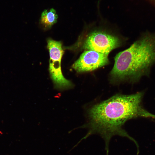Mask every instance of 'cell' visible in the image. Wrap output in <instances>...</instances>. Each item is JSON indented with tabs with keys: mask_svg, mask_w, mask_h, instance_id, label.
I'll return each mask as SVG.
<instances>
[{
	"mask_svg": "<svg viewBox=\"0 0 155 155\" xmlns=\"http://www.w3.org/2000/svg\"><path fill=\"white\" fill-rule=\"evenodd\" d=\"M144 92L130 95L117 94L108 99L97 103L88 110L89 129L86 136L97 134L104 140L106 155L111 137L118 135L135 140L123 128L125 122L138 117L155 119V115L145 109L142 105Z\"/></svg>",
	"mask_w": 155,
	"mask_h": 155,
	"instance_id": "6da1fadb",
	"label": "cell"
},
{
	"mask_svg": "<svg viewBox=\"0 0 155 155\" xmlns=\"http://www.w3.org/2000/svg\"><path fill=\"white\" fill-rule=\"evenodd\" d=\"M155 63V33L144 34L128 48L117 53L110 73L112 83L137 82L149 76Z\"/></svg>",
	"mask_w": 155,
	"mask_h": 155,
	"instance_id": "7a4b0ae2",
	"label": "cell"
},
{
	"mask_svg": "<svg viewBox=\"0 0 155 155\" xmlns=\"http://www.w3.org/2000/svg\"><path fill=\"white\" fill-rule=\"evenodd\" d=\"M81 43L82 49L91 50L108 55L122 44V38L112 31L101 26H92Z\"/></svg>",
	"mask_w": 155,
	"mask_h": 155,
	"instance_id": "3957f363",
	"label": "cell"
},
{
	"mask_svg": "<svg viewBox=\"0 0 155 155\" xmlns=\"http://www.w3.org/2000/svg\"><path fill=\"white\" fill-rule=\"evenodd\" d=\"M60 41L49 39L47 48L50 55L49 70L51 78L55 88L60 90L71 88L73 84L71 81L65 78L61 68V61L63 54Z\"/></svg>",
	"mask_w": 155,
	"mask_h": 155,
	"instance_id": "277c9868",
	"label": "cell"
},
{
	"mask_svg": "<svg viewBox=\"0 0 155 155\" xmlns=\"http://www.w3.org/2000/svg\"><path fill=\"white\" fill-rule=\"evenodd\" d=\"M109 63L108 55L87 50L82 53L72 67L78 72H85L93 71Z\"/></svg>",
	"mask_w": 155,
	"mask_h": 155,
	"instance_id": "5b68a950",
	"label": "cell"
},
{
	"mask_svg": "<svg viewBox=\"0 0 155 155\" xmlns=\"http://www.w3.org/2000/svg\"><path fill=\"white\" fill-rule=\"evenodd\" d=\"M57 18L58 16L54 9H45L42 13L40 22L45 28H49L56 23Z\"/></svg>",
	"mask_w": 155,
	"mask_h": 155,
	"instance_id": "8992f818",
	"label": "cell"
},
{
	"mask_svg": "<svg viewBox=\"0 0 155 155\" xmlns=\"http://www.w3.org/2000/svg\"><path fill=\"white\" fill-rule=\"evenodd\" d=\"M150 0L155 3V0Z\"/></svg>",
	"mask_w": 155,
	"mask_h": 155,
	"instance_id": "52a82bcc",
	"label": "cell"
}]
</instances>
